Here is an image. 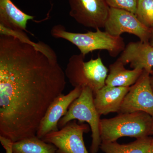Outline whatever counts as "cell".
<instances>
[{"label": "cell", "instance_id": "cell-17", "mask_svg": "<svg viewBox=\"0 0 153 153\" xmlns=\"http://www.w3.org/2000/svg\"><path fill=\"white\" fill-rule=\"evenodd\" d=\"M136 16L149 29L153 28V0H138Z\"/></svg>", "mask_w": 153, "mask_h": 153}, {"label": "cell", "instance_id": "cell-8", "mask_svg": "<svg viewBox=\"0 0 153 153\" xmlns=\"http://www.w3.org/2000/svg\"><path fill=\"white\" fill-rule=\"evenodd\" d=\"M105 31L113 36L120 37L124 33L137 36L145 43L149 41L151 29L143 25L135 14L128 11L110 8Z\"/></svg>", "mask_w": 153, "mask_h": 153}, {"label": "cell", "instance_id": "cell-7", "mask_svg": "<svg viewBox=\"0 0 153 153\" xmlns=\"http://www.w3.org/2000/svg\"><path fill=\"white\" fill-rule=\"evenodd\" d=\"M69 15L86 27L104 28L110 7L105 0H68Z\"/></svg>", "mask_w": 153, "mask_h": 153}, {"label": "cell", "instance_id": "cell-9", "mask_svg": "<svg viewBox=\"0 0 153 153\" xmlns=\"http://www.w3.org/2000/svg\"><path fill=\"white\" fill-rule=\"evenodd\" d=\"M150 76L143 70L137 81L131 86L118 114L142 111L149 115L153 120V91Z\"/></svg>", "mask_w": 153, "mask_h": 153}, {"label": "cell", "instance_id": "cell-18", "mask_svg": "<svg viewBox=\"0 0 153 153\" xmlns=\"http://www.w3.org/2000/svg\"><path fill=\"white\" fill-rule=\"evenodd\" d=\"M109 7L127 11L135 14L138 0H105Z\"/></svg>", "mask_w": 153, "mask_h": 153}, {"label": "cell", "instance_id": "cell-21", "mask_svg": "<svg viewBox=\"0 0 153 153\" xmlns=\"http://www.w3.org/2000/svg\"><path fill=\"white\" fill-rule=\"evenodd\" d=\"M150 81L151 86H152V90L153 91V74H151Z\"/></svg>", "mask_w": 153, "mask_h": 153}, {"label": "cell", "instance_id": "cell-16", "mask_svg": "<svg viewBox=\"0 0 153 153\" xmlns=\"http://www.w3.org/2000/svg\"><path fill=\"white\" fill-rule=\"evenodd\" d=\"M12 149L13 153H58L55 145L36 136L13 143Z\"/></svg>", "mask_w": 153, "mask_h": 153}, {"label": "cell", "instance_id": "cell-3", "mask_svg": "<svg viewBox=\"0 0 153 153\" xmlns=\"http://www.w3.org/2000/svg\"><path fill=\"white\" fill-rule=\"evenodd\" d=\"M51 34L53 38L65 39L74 44L84 56L100 50H106L111 56L116 57L123 52L126 46L121 36H113L100 29L94 32L74 33L66 31L64 26L58 25L52 27Z\"/></svg>", "mask_w": 153, "mask_h": 153}, {"label": "cell", "instance_id": "cell-13", "mask_svg": "<svg viewBox=\"0 0 153 153\" xmlns=\"http://www.w3.org/2000/svg\"><path fill=\"white\" fill-rule=\"evenodd\" d=\"M35 17L25 13L11 0H0V25L17 32H27L28 21Z\"/></svg>", "mask_w": 153, "mask_h": 153}, {"label": "cell", "instance_id": "cell-6", "mask_svg": "<svg viewBox=\"0 0 153 153\" xmlns=\"http://www.w3.org/2000/svg\"><path fill=\"white\" fill-rule=\"evenodd\" d=\"M90 129L88 124L73 120L57 131L47 134L42 139L55 145L58 153H88L83 134L88 133Z\"/></svg>", "mask_w": 153, "mask_h": 153}, {"label": "cell", "instance_id": "cell-12", "mask_svg": "<svg viewBox=\"0 0 153 153\" xmlns=\"http://www.w3.org/2000/svg\"><path fill=\"white\" fill-rule=\"evenodd\" d=\"M130 87H112L105 85L94 94V102L100 116L119 112Z\"/></svg>", "mask_w": 153, "mask_h": 153}, {"label": "cell", "instance_id": "cell-5", "mask_svg": "<svg viewBox=\"0 0 153 153\" xmlns=\"http://www.w3.org/2000/svg\"><path fill=\"white\" fill-rule=\"evenodd\" d=\"M100 116L94 102L93 91L89 88L83 87L79 97L71 103L66 114L59 121L58 128H62L73 120H77L80 123H86L91 131L90 153H97L101 143L100 133Z\"/></svg>", "mask_w": 153, "mask_h": 153}, {"label": "cell", "instance_id": "cell-14", "mask_svg": "<svg viewBox=\"0 0 153 153\" xmlns=\"http://www.w3.org/2000/svg\"><path fill=\"white\" fill-rule=\"evenodd\" d=\"M125 65L117 60L109 66L105 85L112 87H130L136 82L143 70L126 69Z\"/></svg>", "mask_w": 153, "mask_h": 153}, {"label": "cell", "instance_id": "cell-2", "mask_svg": "<svg viewBox=\"0 0 153 153\" xmlns=\"http://www.w3.org/2000/svg\"><path fill=\"white\" fill-rule=\"evenodd\" d=\"M153 120L142 111L119 113L111 118L100 120V133L102 142L117 141L122 137L136 139L151 135Z\"/></svg>", "mask_w": 153, "mask_h": 153}, {"label": "cell", "instance_id": "cell-22", "mask_svg": "<svg viewBox=\"0 0 153 153\" xmlns=\"http://www.w3.org/2000/svg\"><path fill=\"white\" fill-rule=\"evenodd\" d=\"M149 153H153V142L152 144V147H151L150 151Z\"/></svg>", "mask_w": 153, "mask_h": 153}, {"label": "cell", "instance_id": "cell-10", "mask_svg": "<svg viewBox=\"0 0 153 153\" xmlns=\"http://www.w3.org/2000/svg\"><path fill=\"white\" fill-rule=\"evenodd\" d=\"M82 88H74L66 94L57 97L47 109L41 122L36 136L43 139L47 134L59 130L58 123L72 102L81 94Z\"/></svg>", "mask_w": 153, "mask_h": 153}, {"label": "cell", "instance_id": "cell-11", "mask_svg": "<svg viewBox=\"0 0 153 153\" xmlns=\"http://www.w3.org/2000/svg\"><path fill=\"white\" fill-rule=\"evenodd\" d=\"M117 60L126 65L130 64L132 69L153 73V46L149 42L140 41L131 42L125 46Z\"/></svg>", "mask_w": 153, "mask_h": 153}, {"label": "cell", "instance_id": "cell-23", "mask_svg": "<svg viewBox=\"0 0 153 153\" xmlns=\"http://www.w3.org/2000/svg\"><path fill=\"white\" fill-rule=\"evenodd\" d=\"M153 135V126L152 129V132H151V135Z\"/></svg>", "mask_w": 153, "mask_h": 153}, {"label": "cell", "instance_id": "cell-20", "mask_svg": "<svg viewBox=\"0 0 153 153\" xmlns=\"http://www.w3.org/2000/svg\"><path fill=\"white\" fill-rule=\"evenodd\" d=\"M149 43H150L151 45L153 46V28L151 29Z\"/></svg>", "mask_w": 153, "mask_h": 153}, {"label": "cell", "instance_id": "cell-4", "mask_svg": "<svg viewBox=\"0 0 153 153\" xmlns=\"http://www.w3.org/2000/svg\"><path fill=\"white\" fill-rule=\"evenodd\" d=\"M85 58L81 53L72 55L64 72L72 86L89 88L94 94L105 85L109 70L100 56L88 61Z\"/></svg>", "mask_w": 153, "mask_h": 153}, {"label": "cell", "instance_id": "cell-24", "mask_svg": "<svg viewBox=\"0 0 153 153\" xmlns=\"http://www.w3.org/2000/svg\"><path fill=\"white\" fill-rule=\"evenodd\" d=\"M152 74H153V73H152Z\"/></svg>", "mask_w": 153, "mask_h": 153}, {"label": "cell", "instance_id": "cell-15", "mask_svg": "<svg viewBox=\"0 0 153 153\" xmlns=\"http://www.w3.org/2000/svg\"><path fill=\"white\" fill-rule=\"evenodd\" d=\"M152 142L153 137L149 136L125 144L117 141L102 142L100 149L105 153H149Z\"/></svg>", "mask_w": 153, "mask_h": 153}, {"label": "cell", "instance_id": "cell-19", "mask_svg": "<svg viewBox=\"0 0 153 153\" xmlns=\"http://www.w3.org/2000/svg\"><path fill=\"white\" fill-rule=\"evenodd\" d=\"M0 142L4 149L6 153H13L12 149L13 142L7 138L2 136H0Z\"/></svg>", "mask_w": 153, "mask_h": 153}, {"label": "cell", "instance_id": "cell-1", "mask_svg": "<svg viewBox=\"0 0 153 153\" xmlns=\"http://www.w3.org/2000/svg\"><path fill=\"white\" fill-rule=\"evenodd\" d=\"M66 75L40 43L0 35V136L16 142L36 136Z\"/></svg>", "mask_w": 153, "mask_h": 153}]
</instances>
